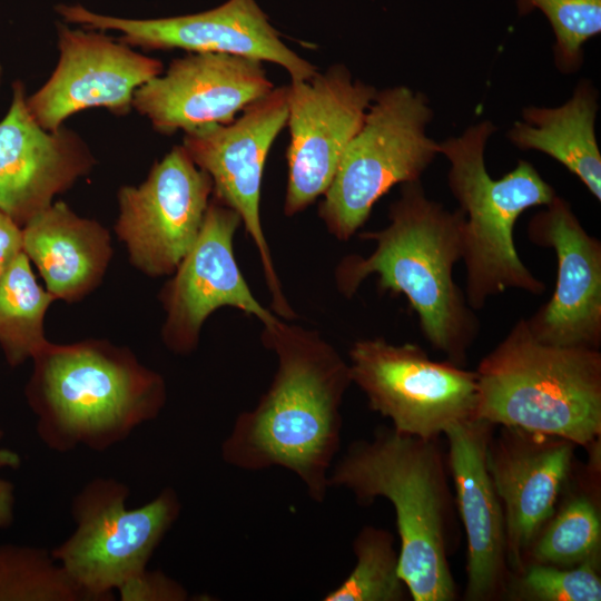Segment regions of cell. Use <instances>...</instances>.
Segmentation results:
<instances>
[{
  "label": "cell",
  "instance_id": "1",
  "mask_svg": "<svg viewBox=\"0 0 601 601\" xmlns=\"http://www.w3.org/2000/svg\"><path fill=\"white\" fill-rule=\"evenodd\" d=\"M260 338L277 368L257 404L236 417L221 459L244 471L285 469L321 503L341 447L349 365L318 332L282 318L263 326Z\"/></svg>",
  "mask_w": 601,
  "mask_h": 601
},
{
  "label": "cell",
  "instance_id": "2",
  "mask_svg": "<svg viewBox=\"0 0 601 601\" xmlns=\"http://www.w3.org/2000/svg\"><path fill=\"white\" fill-rule=\"evenodd\" d=\"M388 220L380 230L359 234L375 243L370 255L352 254L338 263L334 274L338 292L351 298L376 275L381 293L406 297L430 345L463 366L480 332L474 309L453 278L462 259L463 213L428 198L416 180L402 184Z\"/></svg>",
  "mask_w": 601,
  "mask_h": 601
},
{
  "label": "cell",
  "instance_id": "3",
  "mask_svg": "<svg viewBox=\"0 0 601 601\" xmlns=\"http://www.w3.org/2000/svg\"><path fill=\"white\" fill-rule=\"evenodd\" d=\"M437 439L378 426L353 442L333 464L328 485L349 491L362 505L377 497L395 511L400 574L414 601H452L457 588L449 563L456 544L455 497Z\"/></svg>",
  "mask_w": 601,
  "mask_h": 601
},
{
  "label": "cell",
  "instance_id": "4",
  "mask_svg": "<svg viewBox=\"0 0 601 601\" xmlns=\"http://www.w3.org/2000/svg\"><path fill=\"white\" fill-rule=\"evenodd\" d=\"M32 361L26 397L38 437L55 452H104L157 418L167 402L164 377L108 341L49 342Z\"/></svg>",
  "mask_w": 601,
  "mask_h": 601
},
{
  "label": "cell",
  "instance_id": "5",
  "mask_svg": "<svg viewBox=\"0 0 601 601\" xmlns=\"http://www.w3.org/2000/svg\"><path fill=\"white\" fill-rule=\"evenodd\" d=\"M477 418L588 447L601 435V353L538 341L525 318L480 362Z\"/></svg>",
  "mask_w": 601,
  "mask_h": 601
},
{
  "label": "cell",
  "instance_id": "6",
  "mask_svg": "<svg viewBox=\"0 0 601 601\" xmlns=\"http://www.w3.org/2000/svg\"><path fill=\"white\" fill-rule=\"evenodd\" d=\"M495 130L490 120H483L440 144V154L450 162L449 187L464 215L465 297L474 311L508 289L532 295L545 290V284L521 260L513 230L526 209L546 206L556 196L554 188L526 160H519L500 179L490 176L484 151Z\"/></svg>",
  "mask_w": 601,
  "mask_h": 601
},
{
  "label": "cell",
  "instance_id": "7",
  "mask_svg": "<svg viewBox=\"0 0 601 601\" xmlns=\"http://www.w3.org/2000/svg\"><path fill=\"white\" fill-rule=\"evenodd\" d=\"M432 118L423 92L403 85L377 90L322 196L318 216L329 234L348 240L392 187L421 180L440 154L426 135Z\"/></svg>",
  "mask_w": 601,
  "mask_h": 601
},
{
  "label": "cell",
  "instance_id": "8",
  "mask_svg": "<svg viewBox=\"0 0 601 601\" xmlns=\"http://www.w3.org/2000/svg\"><path fill=\"white\" fill-rule=\"evenodd\" d=\"M130 490L114 477H95L73 496L75 530L51 554L89 601H111L142 573L179 518L181 503L171 487L129 509Z\"/></svg>",
  "mask_w": 601,
  "mask_h": 601
},
{
  "label": "cell",
  "instance_id": "9",
  "mask_svg": "<svg viewBox=\"0 0 601 601\" xmlns=\"http://www.w3.org/2000/svg\"><path fill=\"white\" fill-rule=\"evenodd\" d=\"M348 357L352 383L400 433L439 439L453 425L477 418L476 372L433 361L416 344L382 337L356 341Z\"/></svg>",
  "mask_w": 601,
  "mask_h": 601
},
{
  "label": "cell",
  "instance_id": "10",
  "mask_svg": "<svg viewBox=\"0 0 601 601\" xmlns=\"http://www.w3.org/2000/svg\"><path fill=\"white\" fill-rule=\"evenodd\" d=\"M288 86L275 87L229 124L185 132L183 147L213 181V197L234 209L253 240L272 297L273 312L295 317L278 278L260 218L263 174L269 149L287 125Z\"/></svg>",
  "mask_w": 601,
  "mask_h": 601
},
{
  "label": "cell",
  "instance_id": "11",
  "mask_svg": "<svg viewBox=\"0 0 601 601\" xmlns=\"http://www.w3.org/2000/svg\"><path fill=\"white\" fill-rule=\"evenodd\" d=\"M377 89L334 65L288 85L286 216L304 211L329 187Z\"/></svg>",
  "mask_w": 601,
  "mask_h": 601
},
{
  "label": "cell",
  "instance_id": "12",
  "mask_svg": "<svg viewBox=\"0 0 601 601\" xmlns=\"http://www.w3.org/2000/svg\"><path fill=\"white\" fill-rule=\"evenodd\" d=\"M213 181L183 146H174L139 186L118 193L115 231L132 265L149 276L171 275L195 244Z\"/></svg>",
  "mask_w": 601,
  "mask_h": 601
},
{
  "label": "cell",
  "instance_id": "13",
  "mask_svg": "<svg viewBox=\"0 0 601 601\" xmlns=\"http://www.w3.org/2000/svg\"><path fill=\"white\" fill-rule=\"evenodd\" d=\"M57 11L87 29L118 31L119 40L130 47L245 56L284 68L293 81L308 80L317 72L285 45L256 0H227L204 12L158 19L105 16L80 4H59Z\"/></svg>",
  "mask_w": 601,
  "mask_h": 601
},
{
  "label": "cell",
  "instance_id": "14",
  "mask_svg": "<svg viewBox=\"0 0 601 601\" xmlns=\"http://www.w3.org/2000/svg\"><path fill=\"white\" fill-rule=\"evenodd\" d=\"M240 225L238 214L211 196L195 244L160 293L166 312L161 338L169 351L194 352L205 321L220 307L239 309L263 326L279 319L254 296L235 258L234 236Z\"/></svg>",
  "mask_w": 601,
  "mask_h": 601
},
{
  "label": "cell",
  "instance_id": "15",
  "mask_svg": "<svg viewBox=\"0 0 601 601\" xmlns=\"http://www.w3.org/2000/svg\"><path fill=\"white\" fill-rule=\"evenodd\" d=\"M58 47L59 60L52 75L27 98L31 115L49 131L62 127L71 115L92 107L128 114L135 91L164 71L160 60L100 30L60 24Z\"/></svg>",
  "mask_w": 601,
  "mask_h": 601
},
{
  "label": "cell",
  "instance_id": "16",
  "mask_svg": "<svg viewBox=\"0 0 601 601\" xmlns=\"http://www.w3.org/2000/svg\"><path fill=\"white\" fill-rule=\"evenodd\" d=\"M275 88L264 62L237 55L189 52L140 86L132 108L164 135L229 124Z\"/></svg>",
  "mask_w": 601,
  "mask_h": 601
},
{
  "label": "cell",
  "instance_id": "17",
  "mask_svg": "<svg viewBox=\"0 0 601 601\" xmlns=\"http://www.w3.org/2000/svg\"><path fill=\"white\" fill-rule=\"evenodd\" d=\"M528 235L556 256L554 292L530 318L540 342L599 349L601 345V242L589 235L564 198L553 200L529 221Z\"/></svg>",
  "mask_w": 601,
  "mask_h": 601
},
{
  "label": "cell",
  "instance_id": "18",
  "mask_svg": "<svg viewBox=\"0 0 601 601\" xmlns=\"http://www.w3.org/2000/svg\"><path fill=\"white\" fill-rule=\"evenodd\" d=\"M575 444L566 439L501 426L487 447V469L502 503L508 562L516 573L555 512Z\"/></svg>",
  "mask_w": 601,
  "mask_h": 601
},
{
  "label": "cell",
  "instance_id": "19",
  "mask_svg": "<svg viewBox=\"0 0 601 601\" xmlns=\"http://www.w3.org/2000/svg\"><path fill=\"white\" fill-rule=\"evenodd\" d=\"M95 158L72 130L42 128L31 115L21 82L0 121V210L21 228L56 195L87 175Z\"/></svg>",
  "mask_w": 601,
  "mask_h": 601
},
{
  "label": "cell",
  "instance_id": "20",
  "mask_svg": "<svg viewBox=\"0 0 601 601\" xmlns=\"http://www.w3.org/2000/svg\"><path fill=\"white\" fill-rule=\"evenodd\" d=\"M494 425L480 418L445 431L455 504L467 540L469 601L493 600L508 592L506 532L502 503L487 469Z\"/></svg>",
  "mask_w": 601,
  "mask_h": 601
},
{
  "label": "cell",
  "instance_id": "21",
  "mask_svg": "<svg viewBox=\"0 0 601 601\" xmlns=\"http://www.w3.org/2000/svg\"><path fill=\"white\" fill-rule=\"evenodd\" d=\"M22 250L55 298L73 302L102 279L112 257L109 233L57 201L22 226Z\"/></svg>",
  "mask_w": 601,
  "mask_h": 601
},
{
  "label": "cell",
  "instance_id": "22",
  "mask_svg": "<svg viewBox=\"0 0 601 601\" xmlns=\"http://www.w3.org/2000/svg\"><path fill=\"white\" fill-rule=\"evenodd\" d=\"M598 91L587 79L572 97L555 108L526 107L522 120L508 131L521 150H538L575 175L598 201L601 200V154L595 136Z\"/></svg>",
  "mask_w": 601,
  "mask_h": 601
},
{
  "label": "cell",
  "instance_id": "23",
  "mask_svg": "<svg viewBox=\"0 0 601 601\" xmlns=\"http://www.w3.org/2000/svg\"><path fill=\"white\" fill-rule=\"evenodd\" d=\"M55 299L37 283L24 252L4 265L0 276V347L11 367L32 359L49 343L43 319Z\"/></svg>",
  "mask_w": 601,
  "mask_h": 601
},
{
  "label": "cell",
  "instance_id": "24",
  "mask_svg": "<svg viewBox=\"0 0 601 601\" xmlns=\"http://www.w3.org/2000/svg\"><path fill=\"white\" fill-rule=\"evenodd\" d=\"M394 536L385 529L365 525L353 541L356 563L324 601H403L410 597L400 574Z\"/></svg>",
  "mask_w": 601,
  "mask_h": 601
},
{
  "label": "cell",
  "instance_id": "25",
  "mask_svg": "<svg viewBox=\"0 0 601 601\" xmlns=\"http://www.w3.org/2000/svg\"><path fill=\"white\" fill-rule=\"evenodd\" d=\"M601 518L597 500L575 493L553 513L531 545L526 563L574 566L600 555Z\"/></svg>",
  "mask_w": 601,
  "mask_h": 601
},
{
  "label": "cell",
  "instance_id": "26",
  "mask_svg": "<svg viewBox=\"0 0 601 601\" xmlns=\"http://www.w3.org/2000/svg\"><path fill=\"white\" fill-rule=\"evenodd\" d=\"M0 601H89L51 551L0 544Z\"/></svg>",
  "mask_w": 601,
  "mask_h": 601
},
{
  "label": "cell",
  "instance_id": "27",
  "mask_svg": "<svg viewBox=\"0 0 601 601\" xmlns=\"http://www.w3.org/2000/svg\"><path fill=\"white\" fill-rule=\"evenodd\" d=\"M518 12L538 9L548 18L555 36L554 62L563 73L583 62V45L601 32V0H516Z\"/></svg>",
  "mask_w": 601,
  "mask_h": 601
},
{
  "label": "cell",
  "instance_id": "28",
  "mask_svg": "<svg viewBox=\"0 0 601 601\" xmlns=\"http://www.w3.org/2000/svg\"><path fill=\"white\" fill-rule=\"evenodd\" d=\"M600 555L562 568L531 562L513 583L514 599L534 601H600Z\"/></svg>",
  "mask_w": 601,
  "mask_h": 601
},
{
  "label": "cell",
  "instance_id": "29",
  "mask_svg": "<svg viewBox=\"0 0 601 601\" xmlns=\"http://www.w3.org/2000/svg\"><path fill=\"white\" fill-rule=\"evenodd\" d=\"M122 601H186L187 590L160 570L148 568L117 591Z\"/></svg>",
  "mask_w": 601,
  "mask_h": 601
},
{
  "label": "cell",
  "instance_id": "30",
  "mask_svg": "<svg viewBox=\"0 0 601 601\" xmlns=\"http://www.w3.org/2000/svg\"><path fill=\"white\" fill-rule=\"evenodd\" d=\"M22 250V228L0 210V264L4 266Z\"/></svg>",
  "mask_w": 601,
  "mask_h": 601
},
{
  "label": "cell",
  "instance_id": "31",
  "mask_svg": "<svg viewBox=\"0 0 601 601\" xmlns=\"http://www.w3.org/2000/svg\"><path fill=\"white\" fill-rule=\"evenodd\" d=\"M16 487L14 484L0 477V529L9 528L14 520Z\"/></svg>",
  "mask_w": 601,
  "mask_h": 601
},
{
  "label": "cell",
  "instance_id": "32",
  "mask_svg": "<svg viewBox=\"0 0 601 601\" xmlns=\"http://www.w3.org/2000/svg\"><path fill=\"white\" fill-rule=\"evenodd\" d=\"M2 439V431L0 430V441ZM20 455L10 449L0 447V469H19L21 466Z\"/></svg>",
  "mask_w": 601,
  "mask_h": 601
},
{
  "label": "cell",
  "instance_id": "33",
  "mask_svg": "<svg viewBox=\"0 0 601 601\" xmlns=\"http://www.w3.org/2000/svg\"><path fill=\"white\" fill-rule=\"evenodd\" d=\"M3 267H4V266H2V265L0 264V276H1V273H2V270H3Z\"/></svg>",
  "mask_w": 601,
  "mask_h": 601
},
{
  "label": "cell",
  "instance_id": "34",
  "mask_svg": "<svg viewBox=\"0 0 601 601\" xmlns=\"http://www.w3.org/2000/svg\"><path fill=\"white\" fill-rule=\"evenodd\" d=\"M1 75H2V69H1V66H0V80H1Z\"/></svg>",
  "mask_w": 601,
  "mask_h": 601
}]
</instances>
